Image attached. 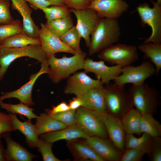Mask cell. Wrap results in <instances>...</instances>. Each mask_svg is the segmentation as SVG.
I'll return each instance as SVG.
<instances>
[{
  "mask_svg": "<svg viewBox=\"0 0 161 161\" xmlns=\"http://www.w3.org/2000/svg\"><path fill=\"white\" fill-rule=\"evenodd\" d=\"M120 35V27L117 19L100 18L91 35L89 55L99 53L119 41Z\"/></svg>",
  "mask_w": 161,
  "mask_h": 161,
  "instance_id": "1",
  "label": "cell"
},
{
  "mask_svg": "<svg viewBox=\"0 0 161 161\" xmlns=\"http://www.w3.org/2000/svg\"><path fill=\"white\" fill-rule=\"evenodd\" d=\"M87 53L82 51L70 57L63 56L58 58L53 55L48 59L49 78L55 83L67 79L78 70L83 69Z\"/></svg>",
  "mask_w": 161,
  "mask_h": 161,
  "instance_id": "2",
  "label": "cell"
},
{
  "mask_svg": "<svg viewBox=\"0 0 161 161\" xmlns=\"http://www.w3.org/2000/svg\"><path fill=\"white\" fill-rule=\"evenodd\" d=\"M133 108L141 113L156 114L161 103L160 93L154 87L144 83L132 85L128 90Z\"/></svg>",
  "mask_w": 161,
  "mask_h": 161,
  "instance_id": "3",
  "label": "cell"
},
{
  "mask_svg": "<svg viewBox=\"0 0 161 161\" xmlns=\"http://www.w3.org/2000/svg\"><path fill=\"white\" fill-rule=\"evenodd\" d=\"M0 81L2 80L10 64L20 57H27L37 60L42 63H48V58L41 45H29L18 48L1 46Z\"/></svg>",
  "mask_w": 161,
  "mask_h": 161,
  "instance_id": "4",
  "label": "cell"
},
{
  "mask_svg": "<svg viewBox=\"0 0 161 161\" xmlns=\"http://www.w3.org/2000/svg\"><path fill=\"white\" fill-rule=\"evenodd\" d=\"M106 85L107 113L121 119L126 113L133 108L130 93L126 90L125 85L110 83Z\"/></svg>",
  "mask_w": 161,
  "mask_h": 161,
  "instance_id": "5",
  "label": "cell"
},
{
  "mask_svg": "<svg viewBox=\"0 0 161 161\" xmlns=\"http://www.w3.org/2000/svg\"><path fill=\"white\" fill-rule=\"evenodd\" d=\"M97 57L112 65L121 67L131 65L139 58L137 47L124 44L110 46L99 53Z\"/></svg>",
  "mask_w": 161,
  "mask_h": 161,
  "instance_id": "6",
  "label": "cell"
},
{
  "mask_svg": "<svg viewBox=\"0 0 161 161\" xmlns=\"http://www.w3.org/2000/svg\"><path fill=\"white\" fill-rule=\"evenodd\" d=\"M151 1L153 4V7H150L148 3H144L137 8L141 25L143 26L147 24L152 30L150 36L146 38L143 43H161V4Z\"/></svg>",
  "mask_w": 161,
  "mask_h": 161,
  "instance_id": "7",
  "label": "cell"
},
{
  "mask_svg": "<svg viewBox=\"0 0 161 161\" xmlns=\"http://www.w3.org/2000/svg\"><path fill=\"white\" fill-rule=\"evenodd\" d=\"M156 69L149 60L143 62L139 65H130L122 68L121 73L114 80V83L124 85L132 84L137 86L144 83L145 80L156 74Z\"/></svg>",
  "mask_w": 161,
  "mask_h": 161,
  "instance_id": "8",
  "label": "cell"
},
{
  "mask_svg": "<svg viewBox=\"0 0 161 161\" xmlns=\"http://www.w3.org/2000/svg\"><path fill=\"white\" fill-rule=\"evenodd\" d=\"M76 124L87 135L107 138L108 136L101 114L81 107L76 112Z\"/></svg>",
  "mask_w": 161,
  "mask_h": 161,
  "instance_id": "9",
  "label": "cell"
},
{
  "mask_svg": "<svg viewBox=\"0 0 161 161\" xmlns=\"http://www.w3.org/2000/svg\"><path fill=\"white\" fill-rule=\"evenodd\" d=\"M71 9L77 18V29L88 48L91 41L90 36L101 18L94 10L89 8L80 10Z\"/></svg>",
  "mask_w": 161,
  "mask_h": 161,
  "instance_id": "10",
  "label": "cell"
},
{
  "mask_svg": "<svg viewBox=\"0 0 161 161\" xmlns=\"http://www.w3.org/2000/svg\"><path fill=\"white\" fill-rule=\"evenodd\" d=\"M103 85L99 79L92 78L84 71L76 72L67 79L64 92L79 97L91 88Z\"/></svg>",
  "mask_w": 161,
  "mask_h": 161,
  "instance_id": "11",
  "label": "cell"
},
{
  "mask_svg": "<svg viewBox=\"0 0 161 161\" xmlns=\"http://www.w3.org/2000/svg\"><path fill=\"white\" fill-rule=\"evenodd\" d=\"M124 0H92L87 7L94 10L101 18L117 19L129 8Z\"/></svg>",
  "mask_w": 161,
  "mask_h": 161,
  "instance_id": "12",
  "label": "cell"
},
{
  "mask_svg": "<svg viewBox=\"0 0 161 161\" xmlns=\"http://www.w3.org/2000/svg\"><path fill=\"white\" fill-rule=\"evenodd\" d=\"M49 72L48 63H42L38 72L30 75L29 80L18 89L14 91L3 93L0 97V100L7 98H15L20 102L30 107L34 105L32 98V93L33 86L36 80L41 75L48 74Z\"/></svg>",
  "mask_w": 161,
  "mask_h": 161,
  "instance_id": "13",
  "label": "cell"
},
{
  "mask_svg": "<svg viewBox=\"0 0 161 161\" xmlns=\"http://www.w3.org/2000/svg\"><path fill=\"white\" fill-rule=\"evenodd\" d=\"M104 62L102 60L95 61L87 58L83 69L86 73H93L103 84L107 85L120 74L122 67L117 65L109 66L105 64Z\"/></svg>",
  "mask_w": 161,
  "mask_h": 161,
  "instance_id": "14",
  "label": "cell"
},
{
  "mask_svg": "<svg viewBox=\"0 0 161 161\" xmlns=\"http://www.w3.org/2000/svg\"><path fill=\"white\" fill-rule=\"evenodd\" d=\"M39 29V38L41 45L48 58L58 52L68 53L74 55L76 52L65 44L60 38L51 33L44 24L40 23Z\"/></svg>",
  "mask_w": 161,
  "mask_h": 161,
  "instance_id": "15",
  "label": "cell"
},
{
  "mask_svg": "<svg viewBox=\"0 0 161 161\" xmlns=\"http://www.w3.org/2000/svg\"><path fill=\"white\" fill-rule=\"evenodd\" d=\"M86 139L87 143L105 161H119L121 152L110 139L90 136Z\"/></svg>",
  "mask_w": 161,
  "mask_h": 161,
  "instance_id": "16",
  "label": "cell"
},
{
  "mask_svg": "<svg viewBox=\"0 0 161 161\" xmlns=\"http://www.w3.org/2000/svg\"><path fill=\"white\" fill-rule=\"evenodd\" d=\"M101 116L109 139L122 152L125 149L126 134L121 119L107 113Z\"/></svg>",
  "mask_w": 161,
  "mask_h": 161,
  "instance_id": "17",
  "label": "cell"
},
{
  "mask_svg": "<svg viewBox=\"0 0 161 161\" xmlns=\"http://www.w3.org/2000/svg\"><path fill=\"white\" fill-rule=\"evenodd\" d=\"M106 89L102 85L93 87L79 96L82 107L100 114L107 113L106 106Z\"/></svg>",
  "mask_w": 161,
  "mask_h": 161,
  "instance_id": "18",
  "label": "cell"
},
{
  "mask_svg": "<svg viewBox=\"0 0 161 161\" xmlns=\"http://www.w3.org/2000/svg\"><path fill=\"white\" fill-rule=\"evenodd\" d=\"M7 145L4 149L6 161H31L38 156L30 152L20 143L13 141L10 136V132H5L2 135Z\"/></svg>",
  "mask_w": 161,
  "mask_h": 161,
  "instance_id": "19",
  "label": "cell"
},
{
  "mask_svg": "<svg viewBox=\"0 0 161 161\" xmlns=\"http://www.w3.org/2000/svg\"><path fill=\"white\" fill-rule=\"evenodd\" d=\"M12 7L16 10L23 19V30L24 33L34 38H39V28L31 17L32 10L24 0H10Z\"/></svg>",
  "mask_w": 161,
  "mask_h": 161,
  "instance_id": "20",
  "label": "cell"
},
{
  "mask_svg": "<svg viewBox=\"0 0 161 161\" xmlns=\"http://www.w3.org/2000/svg\"><path fill=\"white\" fill-rule=\"evenodd\" d=\"M41 134L40 139L51 143L61 140H71L79 138L86 139L89 136L76 124L60 130Z\"/></svg>",
  "mask_w": 161,
  "mask_h": 161,
  "instance_id": "21",
  "label": "cell"
},
{
  "mask_svg": "<svg viewBox=\"0 0 161 161\" xmlns=\"http://www.w3.org/2000/svg\"><path fill=\"white\" fill-rule=\"evenodd\" d=\"M8 112L11 118L13 126L15 131L18 130L24 134L26 142L30 148H36L40 139L35 125L32 123L31 120L28 119L22 122L18 119L15 114Z\"/></svg>",
  "mask_w": 161,
  "mask_h": 161,
  "instance_id": "22",
  "label": "cell"
},
{
  "mask_svg": "<svg viewBox=\"0 0 161 161\" xmlns=\"http://www.w3.org/2000/svg\"><path fill=\"white\" fill-rule=\"evenodd\" d=\"M137 48L144 54L143 59H149L155 66V75H158L161 69V43H143Z\"/></svg>",
  "mask_w": 161,
  "mask_h": 161,
  "instance_id": "23",
  "label": "cell"
},
{
  "mask_svg": "<svg viewBox=\"0 0 161 161\" xmlns=\"http://www.w3.org/2000/svg\"><path fill=\"white\" fill-rule=\"evenodd\" d=\"M36 119L34 125L39 135L60 130L67 127L47 113L41 114Z\"/></svg>",
  "mask_w": 161,
  "mask_h": 161,
  "instance_id": "24",
  "label": "cell"
},
{
  "mask_svg": "<svg viewBox=\"0 0 161 161\" xmlns=\"http://www.w3.org/2000/svg\"><path fill=\"white\" fill-rule=\"evenodd\" d=\"M141 113L132 108L126 113L121 120L126 134L140 135V123Z\"/></svg>",
  "mask_w": 161,
  "mask_h": 161,
  "instance_id": "25",
  "label": "cell"
},
{
  "mask_svg": "<svg viewBox=\"0 0 161 161\" xmlns=\"http://www.w3.org/2000/svg\"><path fill=\"white\" fill-rule=\"evenodd\" d=\"M41 45L39 38L32 37L22 32L12 36L0 42L1 46L18 48L29 45Z\"/></svg>",
  "mask_w": 161,
  "mask_h": 161,
  "instance_id": "26",
  "label": "cell"
},
{
  "mask_svg": "<svg viewBox=\"0 0 161 161\" xmlns=\"http://www.w3.org/2000/svg\"><path fill=\"white\" fill-rule=\"evenodd\" d=\"M140 130L141 134L145 133L152 137L161 136V124L150 114L141 113Z\"/></svg>",
  "mask_w": 161,
  "mask_h": 161,
  "instance_id": "27",
  "label": "cell"
},
{
  "mask_svg": "<svg viewBox=\"0 0 161 161\" xmlns=\"http://www.w3.org/2000/svg\"><path fill=\"white\" fill-rule=\"evenodd\" d=\"M44 24L51 33L59 38L62 36L74 26L71 15L46 22Z\"/></svg>",
  "mask_w": 161,
  "mask_h": 161,
  "instance_id": "28",
  "label": "cell"
},
{
  "mask_svg": "<svg viewBox=\"0 0 161 161\" xmlns=\"http://www.w3.org/2000/svg\"><path fill=\"white\" fill-rule=\"evenodd\" d=\"M141 136L137 137L134 134H126L125 140V148H132L142 150L146 154L152 137L149 135L142 133Z\"/></svg>",
  "mask_w": 161,
  "mask_h": 161,
  "instance_id": "29",
  "label": "cell"
},
{
  "mask_svg": "<svg viewBox=\"0 0 161 161\" xmlns=\"http://www.w3.org/2000/svg\"><path fill=\"white\" fill-rule=\"evenodd\" d=\"M0 106L12 114L23 115L29 120L37 117L33 112L34 109L20 102L18 104H12L0 100Z\"/></svg>",
  "mask_w": 161,
  "mask_h": 161,
  "instance_id": "30",
  "label": "cell"
},
{
  "mask_svg": "<svg viewBox=\"0 0 161 161\" xmlns=\"http://www.w3.org/2000/svg\"><path fill=\"white\" fill-rule=\"evenodd\" d=\"M59 38L65 44L76 52L82 51L80 44L81 37L75 26H74Z\"/></svg>",
  "mask_w": 161,
  "mask_h": 161,
  "instance_id": "31",
  "label": "cell"
},
{
  "mask_svg": "<svg viewBox=\"0 0 161 161\" xmlns=\"http://www.w3.org/2000/svg\"><path fill=\"white\" fill-rule=\"evenodd\" d=\"M47 22L60 19L71 15V9L67 6L51 5L43 9Z\"/></svg>",
  "mask_w": 161,
  "mask_h": 161,
  "instance_id": "32",
  "label": "cell"
},
{
  "mask_svg": "<svg viewBox=\"0 0 161 161\" xmlns=\"http://www.w3.org/2000/svg\"><path fill=\"white\" fill-rule=\"evenodd\" d=\"M23 30V24L18 19L14 20L8 24L0 25V42Z\"/></svg>",
  "mask_w": 161,
  "mask_h": 161,
  "instance_id": "33",
  "label": "cell"
},
{
  "mask_svg": "<svg viewBox=\"0 0 161 161\" xmlns=\"http://www.w3.org/2000/svg\"><path fill=\"white\" fill-rule=\"evenodd\" d=\"M73 148L78 154L82 158L94 161H104L87 143H75Z\"/></svg>",
  "mask_w": 161,
  "mask_h": 161,
  "instance_id": "34",
  "label": "cell"
},
{
  "mask_svg": "<svg viewBox=\"0 0 161 161\" xmlns=\"http://www.w3.org/2000/svg\"><path fill=\"white\" fill-rule=\"evenodd\" d=\"M151 161H161V138L152 137L146 154Z\"/></svg>",
  "mask_w": 161,
  "mask_h": 161,
  "instance_id": "35",
  "label": "cell"
},
{
  "mask_svg": "<svg viewBox=\"0 0 161 161\" xmlns=\"http://www.w3.org/2000/svg\"><path fill=\"white\" fill-rule=\"evenodd\" d=\"M48 114L61 121L66 126L76 124L77 122V118L75 110L70 109L61 112Z\"/></svg>",
  "mask_w": 161,
  "mask_h": 161,
  "instance_id": "36",
  "label": "cell"
},
{
  "mask_svg": "<svg viewBox=\"0 0 161 161\" xmlns=\"http://www.w3.org/2000/svg\"><path fill=\"white\" fill-rule=\"evenodd\" d=\"M145 153L137 148H125L121 152L119 161H140Z\"/></svg>",
  "mask_w": 161,
  "mask_h": 161,
  "instance_id": "37",
  "label": "cell"
},
{
  "mask_svg": "<svg viewBox=\"0 0 161 161\" xmlns=\"http://www.w3.org/2000/svg\"><path fill=\"white\" fill-rule=\"evenodd\" d=\"M52 143L40 139L37 147L42 155L44 161H61L56 158L52 151Z\"/></svg>",
  "mask_w": 161,
  "mask_h": 161,
  "instance_id": "38",
  "label": "cell"
},
{
  "mask_svg": "<svg viewBox=\"0 0 161 161\" xmlns=\"http://www.w3.org/2000/svg\"><path fill=\"white\" fill-rule=\"evenodd\" d=\"M10 0H0V24H8L14 20L10 10Z\"/></svg>",
  "mask_w": 161,
  "mask_h": 161,
  "instance_id": "39",
  "label": "cell"
},
{
  "mask_svg": "<svg viewBox=\"0 0 161 161\" xmlns=\"http://www.w3.org/2000/svg\"><path fill=\"white\" fill-rule=\"evenodd\" d=\"M13 131H16L13 128L10 116L9 114L1 112L0 114V139L3 133Z\"/></svg>",
  "mask_w": 161,
  "mask_h": 161,
  "instance_id": "40",
  "label": "cell"
},
{
  "mask_svg": "<svg viewBox=\"0 0 161 161\" xmlns=\"http://www.w3.org/2000/svg\"><path fill=\"white\" fill-rule=\"evenodd\" d=\"M64 1L67 7L76 10L86 9L89 3L86 0H64Z\"/></svg>",
  "mask_w": 161,
  "mask_h": 161,
  "instance_id": "41",
  "label": "cell"
},
{
  "mask_svg": "<svg viewBox=\"0 0 161 161\" xmlns=\"http://www.w3.org/2000/svg\"><path fill=\"white\" fill-rule=\"evenodd\" d=\"M70 109L69 106L66 102L63 101L56 106H53L52 109L46 110V113L52 114L64 112Z\"/></svg>",
  "mask_w": 161,
  "mask_h": 161,
  "instance_id": "42",
  "label": "cell"
},
{
  "mask_svg": "<svg viewBox=\"0 0 161 161\" xmlns=\"http://www.w3.org/2000/svg\"><path fill=\"white\" fill-rule=\"evenodd\" d=\"M28 2L35 9H40L49 7L51 4L46 0H24Z\"/></svg>",
  "mask_w": 161,
  "mask_h": 161,
  "instance_id": "43",
  "label": "cell"
},
{
  "mask_svg": "<svg viewBox=\"0 0 161 161\" xmlns=\"http://www.w3.org/2000/svg\"><path fill=\"white\" fill-rule=\"evenodd\" d=\"M68 105L70 109L75 110L82 106L83 102L79 97L76 96L70 101Z\"/></svg>",
  "mask_w": 161,
  "mask_h": 161,
  "instance_id": "44",
  "label": "cell"
},
{
  "mask_svg": "<svg viewBox=\"0 0 161 161\" xmlns=\"http://www.w3.org/2000/svg\"><path fill=\"white\" fill-rule=\"evenodd\" d=\"M51 5L66 6L64 0H46Z\"/></svg>",
  "mask_w": 161,
  "mask_h": 161,
  "instance_id": "45",
  "label": "cell"
},
{
  "mask_svg": "<svg viewBox=\"0 0 161 161\" xmlns=\"http://www.w3.org/2000/svg\"><path fill=\"white\" fill-rule=\"evenodd\" d=\"M6 161L4 156V149L2 143L0 139V161Z\"/></svg>",
  "mask_w": 161,
  "mask_h": 161,
  "instance_id": "46",
  "label": "cell"
},
{
  "mask_svg": "<svg viewBox=\"0 0 161 161\" xmlns=\"http://www.w3.org/2000/svg\"><path fill=\"white\" fill-rule=\"evenodd\" d=\"M157 2L159 4H161V0H157Z\"/></svg>",
  "mask_w": 161,
  "mask_h": 161,
  "instance_id": "47",
  "label": "cell"
},
{
  "mask_svg": "<svg viewBox=\"0 0 161 161\" xmlns=\"http://www.w3.org/2000/svg\"><path fill=\"white\" fill-rule=\"evenodd\" d=\"M87 1H88L89 2H90V1H92V0H86Z\"/></svg>",
  "mask_w": 161,
  "mask_h": 161,
  "instance_id": "48",
  "label": "cell"
},
{
  "mask_svg": "<svg viewBox=\"0 0 161 161\" xmlns=\"http://www.w3.org/2000/svg\"><path fill=\"white\" fill-rule=\"evenodd\" d=\"M0 48H1V46H0Z\"/></svg>",
  "mask_w": 161,
  "mask_h": 161,
  "instance_id": "49",
  "label": "cell"
},
{
  "mask_svg": "<svg viewBox=\"0 0 161 161\" xmlns=\"http://www.w3.org/2000/svg\"><path fill=\"white\" fill-rule=\"evenodd\" d=\"M1 113V112H0V114Z\"/></svg>",
  "mask_w": 161,
  "mask_h": 161,
  "instance_id": "50",
  "label": "cell"
}]
</instances>
